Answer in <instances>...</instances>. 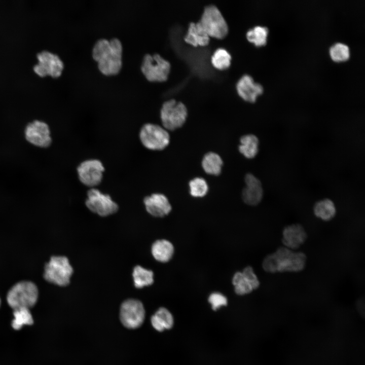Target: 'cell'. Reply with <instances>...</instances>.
<instances>
[{"instance_id":"obj_1","label":"cell","mask_w":365,"mask_h":365,"mask_svg":"<svg viewBox=\"0 0 365 365\" xmlns=\"http://www.w3.org/2000/svg\"><path fill=\"white\" fill-rule=\"evenodd\" d=\"M93 58L97 62L100 71L105 75H114L122 64V45L118 38L100 39L94 45Z\"/></svg>"},{"instance_id":"obj_2","label":"cell","mask_w":365,"mask_h":365,"mask_svg":"<svg viewBox=\"0 0 365 365\" xmlns=\"http://www.w3.org/2000/svg\"><path fill=\"white\" fill-rule=\"evenodd\" d=\"M307 258L303 252L295 251L286 247H280L267 255L263 260L262 267L268 273L298 272L305 267Z\"/></svg>"},{"instance_id":"obj_3","label":"cell","mask_w":365,"mask_h":365,"mask_svg":"<svg viewBox=\"0 0 365 365\" xmlns=\"http://www.w3.org/2000/svg\"><path fill=\"white\" fill-rule=\"evenodd\" d=\"M38 289L34 283L22 281L15 284L9 291L7 300L14 310L33 306L38 298Z\"/></svg>"},{"instance_id":"obj_4","label":"cell","mask_w":365,"mask_h":365,"mask_svg":"<svg viewBox=\"0 0 365 365\" xmlns=\"http://www.w3.org/2000/svg\"><path fill=\"white\" fill-rule=\"evenodd\" d=\"M74 272L69 260L64 256H53L45 267L44 277L47 281L60 286L70 283Z\"/></svg>"},{"instance_id":"obj_5","label":"cell","mask_w":365,"mask_h":365,"mask_svg":"<svg viewBox=\"0 0 365 365\" xmlns=\"http://www.w3.org/2000/svg\"><path fill=\"white\" fill-rule=\"evenodd\" d=\"M187 116L186 105L174 99L165 101L160 110L162 126L167 131H174L181 127L186 121Z\"/></svg>"},{"instance_id":"obj_6","label":"cell","mask_w":365,"mask_h":365,"mask_svg":"<svg viewBox=\"0 0 365 365\" xmlns=\"http://www.w3.org/2000/svg\"><path fill=\"white\" fill-rule=\"evenodd\" d=\"M139 137L142 144L152 151H162L170 143L168 131L163 126L151 123H145L141 126Z\"/></svg>"},{"instance_id":"obj_7","label":"cell","mask_w":365,"mask_h":365,"mask_svg":"<svg viewBox=\"0 0 365 365\" xmlns=\"http://www.w3.org/2000/svg\"><path fill=\"white\" fill-rule=\"evenodd\" d=\"M199 22L209 36L221 39L228 32L226 20L214 5H210L205 7Z\"/></svg>"},{"instance_id":"obj_8","label":"cell","mask_w":365,"mask_h":365,"mask_svg":"<svg viewBox=\"0 0 365 365\" xmlns=\"http://www.w3.org/2000/svg\"><path fill=\"white\" fill-rule=\"evenodd\" d=\"M170 69L169 62L159 54H146L143 56L141 70L148 80L164 81L167 79Z\"/></svg>"},{"instance_id":"obj_9","label":"cell","mask_w":365,"mask_h":365,"mask_svg":"<svg viewBox=\"0 0 365 365\" xmlns=\"http://www.w3.org/2000/svg\"><path fill=\"white\" fill-rule=\"evenodd\" d=\"M85 205L92 212L102 217L117 212L118 205L108 194L102 193L96 188H90L87 193Z\"/></svg>"},{"instance_id":"obj_10","label":"cell","mask_w":365,"mask_h":365,"mask_svg":"<svg viewBox=\"0 0 365 365\" xmlns=\"http://www.w3.org/2000/svg\"><path fill=\"white\" fill-rule=\"evenodd\" d=\"M144 317V308L139 300L129 299L122 303L120 319L125 327L130 329L137 328L142 324Z\"/></svg>"},{"instance_id":"obj_11","label":"cell","mask_w":365,"mask_h":365,"mask_svg":"<svg viewBox=\"0 0 365 365\" xmlns=\"http://www.w3.org/2000/svg\"><path fill=\"white\" fill-rule=\"evenodd\" d=\"M104 170L102 162L96 159L82 162L77 169L80 182L90 188H95L101 182Z\"/></svg>"},{"instance_id":"obj_12","label":"cell","mask_w":365,"mask_h":365,"mask_svg":"<svg viewBox=\"0 0 365 365\" xmlns=\"http://www.w3.org/2000/svg\"><path fill=\"white\" fill-rule=\"evenodd\" d=\"M37 58L38 62L33 70L39 76L57 77L61 74L64 64L57 54L44 50L37 54Z\"/></svg>"},{"instance_id":"obj_13","label":"cell","mask_w":365,"mask_h":365,"mask_svg":"<svg viewBox=\"0 0 365 365\" xmlns=\"http://www.w3.org/2000/svg\"><path fill=\"white\" fill-rule=\"evenodd\" d=\"M24 135L28 142L38 147L48 148L52 143L49 126L42 121L36 120L29 123L25 128Z\"/></svg>"},{"instance_id":"obj_14","label":"cell","mask_w":365,"mask_h":365,"mask_svg":"<svg viewBox=\"0 0 365 365\" xmlns=\"http://www.w3.org/2000/svg\"><path fill=\"white\" fill-rule=\"evenodd\" d=\"M232 283L235 293L239 295L248 294L260 285L259 279L250 266L245 267L242 272L235 273Z\"/></svg>"},{"instance_id":"obj_15","label":"cell","mask_w":365,"mask_h":365,"mask_svg":"<svg viewBox=\"0 0 365 365\" xmlns=\"http://www.w3.org/2000/svg\"><path fill=\"white\" fill-rule=\"evenodd\" d=\"M245 187L242 191L244 203L251 206L259 204L263 199L264 191L261 181L253 174L247 173L244 177Z\"/></svg>"},{"instance_id":"obj_16","label":"cell","mask_w":365,"mask_h":365,"mask_svg":"<svg viewBox=\"0 0 365 365\" xmlns=\"http://www.w3.org/2000/svg\"><path fill=\"white\" fill-rule=\"evenodd\" d=\"M143 203L147 211L155 217H163L171 210V205L167 197L162 193H153L145 197Z\"/></svg>"},{"instance_id":"obj_17","label":"cell","mask_w":365,"mask_h":365,"mask_svg":"<svg viewBox=\"0 0 365 365\" xmlns=\"http://www.w3.org/2000/svg\"><path fill=\"white\" fill-rule=\"evenodd\" d=\"M307 234L299 224L288 225L282 231V242L284 247L291 250L300 247L306 241Z\"/></svg>"},{"instance_id":"obj_18","label":"cell","mask_w":365,"mask_h":365,"mask_svg":"<svg viewBox=\"0 0 365 365\" xmlns=\"http://www.w3.org/2000/svg\"><path fill=\"white\" fill-rule=\"evenodd\" d=\"M236 89L239 96L244 100L250 102L256 101L257 97L263 92V87L254 81L248 75H244L239 80Z\"/></svg>"},{"instance_id":"obj_19","label":"cell","mask_w":365,"mask_h":365,"mask_svg":"<svg viewBox=\"0 0 365 365\" xmlns=\"http://www.w3.org/2000/svg\"><path fill=\"white\" fill-rule=\"evenodd\" d=\"M184 40L194 46H197L207 45L210 39L209 35L198 21L190 23Z\"/></svg>"},{"instance_id":"obj_20","label":"cell","mask_w":365,"mask_h":365,"mask_svg":"<svg viewBox=\"0 0 365 365\" xmlns=\"http://www.w3.org/2000/svg\"><path fill=\"white\" fill-rule=\"evenodd\" d=\"M151 252L155 260L160 262L166 263L173 256L174 247L168 240H157L152 245Z\"/></svg>"},{"instance_id":"obj_21","label":"cell","mask_w":365,"mask_h":365,"mask_svg":"<svg viewBox=\"0 0 365 365\" xmlns=\"http://www.w3.org/2000/svg\"><path fill=\"white\" fill-rule=\"evenodd\" d=\"M259 140L256 135L247 134L240 137L238 150L246 158L253 159L259 153Z\"/></svg>"},{"instance_id":"obj_22","label":"cell","mask_w":365,"mask_h":365,"mask_svg":"<svg viewBox=\"0 0 365 365\" xmlns=\"http://www.w3.org/2000/svg\"><path fill=\"white\" fill-rule=\"evenodd\" d=\"M201 165L203 170L207 174L217 176L222 172L223 161L218 154L209 152L203 156Z\"/></svg>"},{"instance_id":"obj_23","label":"cell","mask_w":365,"mask_h":365,"mask_svg":"<svg viewBox=\"0 0 365 365\" xmlns=\"http://www.w3.org/2000/svg\"><path fill=\"white\" fill-rule=\"evenodd\" d=\"M313 210L314 215L323 221L332 220L337 211L334 203L330 199H323L316 202Z\"/></svg>"},{"instance_id":"obj_24","label":"cell","mask_w":365,"mask_h":365,"mask_svg":"<svg viewBox=\"0 0 365 365\" xmlns=\"http://www.w3.org/2000/svg\"><path fill=\"white\" fill-rule=\"evenodd\" d=\"M151 321L153 327L159 332L170 329L173 325V318L171 313L163 307L158 309L151 317Z\"/></svg>"},{"instance_id":"obj_25","label":"cell","mask_w":365,"mask_h":365,"mask_svg":"<svg viewBox=\"0 0 365 365\" xmlns=\"http://www.w3.org/2000/svg\"><path fill=\"white\" fill-rule=\"evenodd\" d=\"M132 277L134 286L137 288L150 285L154 282L153 272L139 265L133 268Z\"/></svg>"},{"instance_id":"obj_26","label":"cell","mask_w":365,"mask_h":365,"mask_svg":"<svg viewBox=\"0 0 365 365\" xmlns=\"http://www.w3.org/2000/svg\"><path fill=\"white\" fill-rule=\"evenodd\" d=\"M268 34V29L265 26H256L249 29L246 32L247 40L257 46L265 45Z\"/></svg>"},{"instance_id":"obj_27","label":"cell","mask_w":365,"mask_h":365,"mask_svg":"<svg viewBox=\"0 0 365 365\" xmlns=\"http://www.w3.org/2000/svg\"><path fill=\"white\" fill-rule=\"evenodd\" d=\"M14 316L12 325L15 330H19L24 325H31L33 323L32 316L29 309L20 308L14 310Z\"/></svg>"},{"instance_id":"obj_28","label":"cell","mask_w":365,"mask_h":365,"mask_svg":"<svg viewBox=\"0 0 365 365\" xmlns=\"http://www.w3.org/2000/svg\"><path fill=\"white\" fill-rule=\"evenodd\" d=\"M231 56L224 48H220L215 50L211 57L212 65L218 69H225L231 63Z\"/></svg>"},{"instance_id":"obj_29","label":"cell","mask_w":365,"mask_h":365,"mask_svg":"<svg viewBox=\"0 0 365 365\" xmlns=\"http://www.w3.org/2000/svg\"><path fill=\"white\" fill-rule=\"evenodd\" d=\"M190 195L195 198L205 196L208 191L207 181L202 177H197L191 179L189 183Z\"/></svg>"},{"instance_id":"obj_30","label":"cell","mask_w":365,"mask_h":365,"mask_svg":"<svg viewBox=\"0 0 365 365\" xmlns=\"http://www.w3.org/2000/svg\"><path fill=\"white\" fill-rule=\"evenodd\" d=\"M330 55L335 61L341 62L348 60L350 56L349 47L342 43H336L330 48Z\"/></svg>"},{"instance_id":"obj_31","label":"cell","mask_w":365,"mask_h":365,"mask_svg":"<svg viewBox=\"0 0 365 365\" xmlns=\"http://www.w3.org/2000/svg\"><path fill=\"white\" fill-rule=\"evenodd\" d=\"M208 302L211 305L212 309L216 310L221 306L226 305L227 299L222 294L215 292L210 294L208 298Z\"/></svg>"},{"instance_id":"obj_32","label":"cell","mask_w":365,"mask_h":365,"mask_svg":"<svg viewBox=\"0 0 365 365\" xmlns=\"http://www.w3.org/2000/svg\"><path fill=\"white\" fill-rule=\"evenodd\" d=\"M0 304H1V300H0Z\"/></svg>"}]
</instances>
